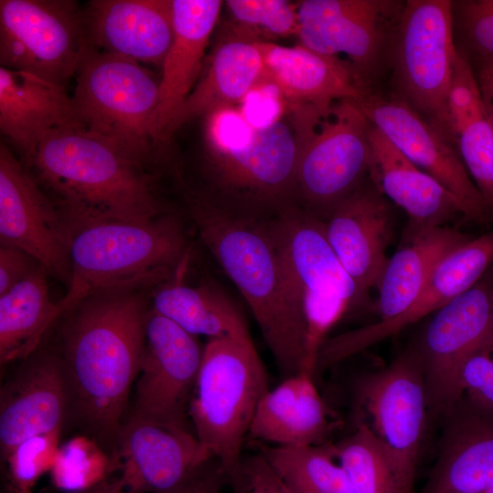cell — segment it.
Returning a JSON list of instances; mask_svg holds the SVG:
<instances>
[{"instance_id": "obj_1", "label": "cell", "mask_w": 493, "mask_h": 493, "mask_svg": "<svg viewBox=\"0 0 493 493\" xmlns=\"http://www.w3.org/2000/svg\"><path fill=\"white\" fill-rule=\"evenodd\" d=\"M151 309L145 289L110 288L61 315L59 356L69 414L110 454L138 378Z\"/></svg>"}, {"instance_id": "obj_2", "label": "cell", "mask_w": 493, "mask_h": 493, "mask_svg": "<svg viewBox=\"0 0 493 493\" xmlns=\"http://www.w3.org/2000/svg\"><path fill=\"white\" fill-rule=\"evenodd\" d=\"M200 240L240 291L283 378L300 372L305 325L267 219L229 214L198 192H184Z\"/></svg>"}, {"instance_id": "obj_3", "label": "cell", "mask_w": 493, "mask_h": 493, "mask_svg": "<svg viewBox=\"0 0 493 493\" xmlns=\"http://www.w3.org/2000/svg\"><path fill=\"white\" fill-rule=\"evenodd\" d=\"M33 169L69 231L95 221H148L165 212L144 167L79 126L48 131Z\"/></svg>"}, {"instance_id": "obj_4", "label": "cell", "mask_w": 493, "mask_h": 493, "mask_svg": "<svg viewBox=\"0 0 493 493\" xmlns=\"http://www.w3.org/2000/svg\"><path fill=\"white\" fill-rule=\"evenodd\" d=\"M190 245L184 223L165 211L148 221L103 220L70 231V275L60 315L93 292L153 289L184 272Z\"/></svg>"}, {"instance_id": "obj_5", "label": "cell", "mask_w": 493, "mask_h": 493, "mask_svg": "<svg viewBox=\"0 0 493 493\" xmlns=\"http://www.w3.org/2000/svg\"><path fill=\"white\" fill-rule=\"evenodd\" d=\"M268 389L267 372L252 339L207 340L189 418L195 436L231 482L239 473L257 404Z\"/></svg>"}, {"instance_id": "obj_6", "label": "cell", "mask_w": 493, "mask_h": 493, "mask_svg": "<svg viewBox=\"0 0 493 493\" xmlns=\"http://www.w3.org/2000/svg\"><path fill=\"white\" fill-rule=\"evenodd\" d=\"M71 98L83 130L144 167L155 142L159 82L141 63L85 44Z\"/></svg>"}, {"instance_id": "obj_7", "label": "cell", "mask_w": 493, "mask_h": 493, "mask_svg": "<svg viewBox=\"0 0 493 493\" xmlns=\"http://www.w3.org/2000/svg\"><path fill=\"white\" fill-rule=\"evenodd\" d=\"M267 223L304 320L303 368L312 372L330 330L366 301L331 248L323 221L292 205Z\"/></svg>"}, {"instance_id": "obj_8", "label": "cell", "mask_w": 493, "mask_h": 493, "mask_svg": "<svg viewBox=\"0 0 493 493\" xmlns=\"http://www.w3.org/2000/svg\"><path fill=\"white\" fill-rule=\"evenodd\" d=\"M369 128L357 101L341 100L315 123L295 130V205L325 221L370 177Z\"/></svg>"}, {"instance_id": "obj_9", "label": "cell", "mask_w": 493, "mask_h": 493, "mask_svg": "<svg viewBox=\"0 0 493 493\" xmlns=\"http://www.w3.org/2000/svg\"><path fill=\"white\" fill-rule=\"evenodd\" d=\"M456 54L451 0H406L392 44L391 92L442 134Z\"/></svg>"}, {"instance_id": "obj_10", "label": "cell", "mask_w": 493, "mask_h": 493, "mask_svg": "<svg viewBox=\"0 0 493 493\" xmlns=\"http://www.w3.org/2000/svg\"><path fill=\"white\" fill-rule=\"evenodd\" d=\"M403 0H304L299 2L300 45L322 55L343 54L368 94L390 67Z\"/></svg>"}, {"instance_id": "obj_11", "label": "cell", "mask_w": 493, "mask_h": 493, "mask_svg": "<svg viewBox=\"0 0 493 493\" xmlns=\"http://www.w3.org/2000/svg\"><path fill=\"white\" fill-rule=\"evenodd\" d=\"M356 397L401 486L413 492L428 404L419 353L409 347L389 366L361 378Z\"/></svg>"}, {"instance_id": "obj_12", "label": "cell", "mask_w": 493, "mask_h": 493, "mask_svg": "<svg viewBox=\"0 0 493 493\" xmlns=\"http://www.w3.org/2000/svg\"><path fill=\"white\" fill-rule=\"evenodd\" d=\"M86 44L82 10L71 0H1V67L66 88Z\"/></svg>"}, {"instance_id": "obj_13", "label": "cell", "mask_w": 493, "mask_h": 493, "mask_svg": "<svg viewBox=\"0 0 493 493\" xmlns=\"http://www.w3.org/2000/svg\"><path fill=\"white\" fill-rule=\"evenodd\" d=\"M493 265L469 289L437 309L415 343L428 404L454 408L462 399L467 359L493 341Z\"/></svg>"}, {"instance_id": "obj_14", "label": "cell", "mask_w": 493, "mask_h": 493, "mask_svg": "<svg viewBox=\"0 0 493 493\" xmlns=\"http://www.w3.org/2000/svg\"><path fill=\"white\" fill-rule=\"evenodd\" d=\"M203 352L197 336L151 307L141 370L125 419L192 431L189 405Z\"/></svg>"}, {"instance_id": "obj_15", "label": "cell", "mask_w": 493, "mask_h": 493, "mask_svg": "<svg viewBox=\"0 0 493 493\" xmlns=\"http://www.w3.org/2000/svg\"><path fill=\"white\" fill-rule=\"evenodd\" d=\"M105 478L84 493H159L214 459L190 430L124 419Z\"/></svg>"}, {"instance_id": "obj_16", "label": "cell", "mask_w": 493, "mask_h": 493, "mask_svg": "<svg viewBox=\"0 0 493 493\" xmlns=\"http://www.w3.org/2000/svg\"><path fill=\"white\" fill-rule=\"evenodd\" d=\"M368 120L414 165L461 203L465 219L488 225L493 215L449 141L406 101L373 90L359 102Z\"/></svg>"}, {"instance_id": "obj_17", "label": "cell", "mask_w": 493, "mask_h": 493, "mask_svg": "<svg viewBox=\"0 0 493 493\" xmlns=\"http://www.w3.org/2000/svg\"><path fill=\"white\" fill-rule=\"evenodd\" d=\"M69 227L53 199L19 158L0 145V243L31 255L68 283Z\"/></svg>"}, {"instance_id": "obj_18", "label": "cell", "mask_w": 493, "mask_h": 493, "mask_svg": "<svg viewBox=\"0 0 493 493\" xmlns=\"http://www.w3.org/2000/svg\"><path fill=\"white\" fill-rule=\"evenodd\" d=\"M492 265L493 231L470 237L439 262L405 312L327 339L318 355L317 370L335 365L435 312L473 287Z\"/></svg>"}, {"instance_id": "obj_19", "label": "cell", "mask_w": 493, "mask_h": 493, "mask_svg": "<svg viewBox=\"0 0 493 493\" xmlns=\"http://www.w3.org/2000/svg\"><path fill=\"white\" fill-rule=\"evenodd\" d=\"M68 414L69 394L59 356L54 348L41 346L2 384V462L24 440L61 431Z\"/></svg>"}, {"instance_id": "obj_20", "label": "cell", "mask_w": 493, "mask_h": 493, "mask_svg": "<svg viewBox=\"0 0 493 493\" xmlns=\"http://www.w3.org/2000/svg\"><path fill=\"white\" fill-rule=\"evenodd\" d=\"M265 77L279 91L294 122L313 121L337 100L359 102L367 93L342 59L302 45L284 47L260 40Z\"/></svg>"}, {"instance_id": "obj_21", "label": "cell", "mask_w": 493, "mask_h": 493, "mask_svg": "<svg viewBox=\"0 0 493 493\" xmlns=\"http://www.w3.org/2000/svg\"><path fill=\"white\" fill-rule=\"evenodd\" d=\"M393 219L388 199L368 177L323 221L331 248L366 303L388 260Z\"/></svg>"}, {"instance_id": "obj_22", "label": "cell", "mask_w": 493, "mask_h": 493, "mask_svg": "<svg viewBox=\"0 0 493 493\" xmlns=\"http://www.w3.org/2000/svg\"><path fill=\"white\" fill-rule=\"evenodd\" d=\"M82 17L87 44L139 63L162 66L173 42L172 0H93Z\"/></svg>"}, {"instance_id": "obj_23", "label": "cell", "mask_w": 493, "mask_h": 493, "mask_svg": "<svg viewBox=\"0 0 493 493\" xmlns=\"http://www.w3.org/2000/svg\"><path fill=\"white\" fill-rule=\"evenodd\" d=\"M370 177L408 217L402 241L446 226L456 216L465 218L459 200L432 176L414 165L370 121Z\"/></svg>"}, {"instance_id": "obj_24", "label": "cell", "mask_w": 493, "mask_h": 493, "mask_svg": "<svg viewBox=\"0 0 493 493\" xmlns=\"http://www.w3.org/2000/svg\"><path fill=\"white\" fill-rule=\"evenodd\" d=\"M67 126L79 124L65 89L27 72L0 68V130L26 167L31 170L43 137Z\"/></svg>"}, {"instance_id": "obj_25", "label": "cell", "mask_w": 493, "mask_h": 493, "mask_svg": "<svg viewBox=\"0 0 493 493\" xmlns=\"http://www.w3.org/2000/svg\"><path fill=\"white\" fill-rule=\"evenodd\" d=\"M264 61L260 39L238 27L214 47L193 90L175 111L164 141L190 121L241 102L260 81Z\"/></svg>"}, {"instance_id": "obj_26", "label": "cell", "mask_w": 493, "mask_h": 493, "mask_svg": "<svg viewBox=\"0 0 493 493\" xmlns=\"http://www.w3.org/2000/svg\"><path fill=\"white\" fill-rule=\"evenodd\" d=\"M173 38L163 62L154 116L155 140H162L170 120L193 90L202 69L220 0H172Z\"/></svg>"}, {"instance_id": "obj_27", "label": "cell", "mask_w": 493, "mask_h": 493, "mask_svg": "<svg viewBox=\"0 0 493 493\" xmlns=\"http://www.w3.org/2000/svg\"><path fill=\"white\" fill-rule=\"evenodd\" d=\"M492 485L493 413L462 398L422 493H479Z\"/></svg>"}, {"instance_id": "obj_28", "label": "cell", "mask_w": 493, "mask_h": 493, "mask_svg": "<svg viewBox=\"0 0 493 493\" xmlns=\"http://www.w3.org/2000/svg\"><path fill=\"white\" fill-rule=\"evenodd\" d=\"M443 135L456 149L493 215V137L473 68L457 50Z\"/></svg>"}, {"instance_id": "obj_29", "label": "cell", "mask_w": 493, "mask_h": 493, "mask_svg": "<svg viewBox=\"0 0 493 493\" xmlns=\"http://www.w3.org/2000/svg\"><path fill=\"white\" fill-rule=\"evenodd\" d=\"M329 431L314 376L300 372L268 389L256 409L249 435L276 446H318Z\"/></svg>"}, {"instance_id": "obj_30", "label": "cell", "mask_w": 493, "mask_h": 493, "mask_svg": "<svg viewBox=\"0 0 493 493\" xmlns=\"http://www.w3.org/2000/svg\"><path fill=\"white\" fill-rule=\"evenodd\" d=\"M470 237L447 226L424 232L402 245L387 260L378 283L376 312L388 320L414 302L439 262Z\"/></svg>"}, {"instance_id": "obj_31", "label": "cell", "mask_w": 493, "mask_h": 493, "mask_svg": "<svg viewBox=\"0 0 493 493\" xmlns=\"http://www.w3.org/2000/svg\"><path fill=\"white\" fill-rule=\"evenodd\" d=\"M183 275L152 290L154 311L197 337L252 339L242 312L223 290L209 283L185 284Z\"/></svg>"}, {"instance_id": "obj_32", "label": "cell", "mask_w": 493, "mask_h": 493, "mask_svg": "<svg viewBox=\"0 0 493 493\" xmlns=\"http://www.w3.org/2000/svg\"><path fill=\"white\" fill-rule=\"evenodd\" d=\"M48 271L38 267L0 295V363L22 362L37 351L48 330L60 318L49 296Z\"/></svg>"}, {"instance_id": "obj_33", "label": "cell", "mask_w": 493, "mask_h": 493, "mask_svg": "<svg viewBox=\"0 0 493 493\" xmlns=\"http://www.w3.org/2000/svg\"><path fill=\"white\" fill-rule=\"evenodd\" d=\"M260 453L293 493H353L330 446L267 445Z\"/></svg>"}, {"instance_id": "obj_34", "label": "cell", "mask_w": 493, "mask_h": 493, "mask_svg": "<svg viewBox=\"0 0 493 493\" xmlns=\"http://www.w3.org/2000/svg\"><path fill=\"white\" fill-rule=\"evenodd\" d=\"M330 447L344 468L353 493H406L384 449L365 423L360 421L351 435Z\"/></svg>"}, {"instance_id": "obj_35", "label": "cell", "mask_w": 493, "mask_h": 493, "mask_svg": "<svg viewBox=\"0 0 493 493\" xmlns=\"http://www.w3.org/2000/svg\"><path fill=\"white\" fill-rule=\"evenodd\" d=\"M110 455L93 437L78 435L60 445L50 470L53 485L65 493H84L106 477Z\"/></svg>"}, {"instance_id": "obj_36", "label": "cell", "mask_w": 493, "mask_h": 493, "mask_svg": "<svg viewBox=\"0 0 493 493\" xmlns=\"http://www.w3.org/2000/svg\"><path fill=\"white\" fill-rule=\"evenodd\" d=\"M456 49L471 64L493 60V0L451 1Z\"/></svg>"}, {"instance_id": "obj_37", "label": "cell", "mask_w": 493, "mask_h": 493, "mask_svg": "<svg viewBox=\"0 0 493 493\" xmlns=\"http://www.w3.org/2000/svg\"><path fill=\"white\" fill-rule=\"evenodd\" d=\"M61 431L29 437L18 444L7 456V484L10 493H32L39 477L51 470L58 449Z\"/></svg>"}, {"instance_id": "obj_38", "label": "cell", "mask_w": 493, "mask_h": 493, "mask_svg": "<svg viewBox=\"0 0 493 493\" xmlns=\"http://www.w3.org/2000/svg\"><path fill=\"white\" fill-rule=\"evenodd\" d=\"M226 5L237 26L256 37L257 32L269 37L299 33V4L286 0H227Z\"/></svg>"}, {"instance_id": "obj_39", "label": "cell", "mask_w": 493, "mask_h": 493, "mask_svg": "<svg viewBox=\"0 0 493 493\" xmlns=\"http://www.w3.org/2000/svg\"><path fill=\"white\" fill-rule=\"evenodd\" d=\"M463 399L473 406L493 413V341L477 349L461 371Z\"/></svg>"}, {"instance_id": "obj_40", "label": "cell", "mask_w": 493, "mask_h": 493, "mask_svg": "<svg viewBox=\"0 0 493 493\" xmlns=\"http://www.w3.org/2000/svg\"><path fill=\"white\" fill-rule=\"evenodd\" d=\"M205 117L207 152L243 145L254 130L241 111L232 107L220 108Z\"/></svg>"}, {"instance_id": "obj_41", "label": "cell", "mask_w": 493, "mask_h": 493, "mask_svg": "<svg viewBox=\"0 0 493 493\" xmlns=\"http://www.w3.org/2000/svg\"><path fill=\"white\" fill-rule=\"evenodd\" d=\"M232 484L237 493H293L261 453L242 461Z\"/></svg>"}, {"instance_id": "obj_42", "label": "cell", "mask_w": 493, "mask_h": 493, "mask_svg": "<svg viewBox=\"0 0 493 493\" xmlns=\"http://www.w3.org/2000/svg\"><path fill=\"white\" fill-rule=\"evenodd\" d=\"M244 107L241 113L254 127H263L279 120V112L286 105L279 91L276 88L270 91L265 88L259 89L258 83L242 101Z\"/></svg>"}, {"instance_id": "obj_43", "label": "cell", "mask_w": 493, "mask_h": 493, "mask_svg": "<svg viewBox=\"0 0 493 493\" xmlns=\"http://www.w3.org/2000/svg\"><path fill=\"white\" fill-rule=\"evenodd\" d=\"M40 266L42 265L23 249L0 243V295L26 278Z\"/></svg>"}, {"instance_id": "obj_44", "label": "cell", "mask_w": 493, "mask_h": 493, "mask_svg": "<svg viewBox=\"0 0 493 493\" xmlns=\"http://www.w3.org/2000/svg\"><path fill=\"white\" fill-rule=\"evenodd\" d=\"M226 479L228 478L221 465L214 458L181 484L159 493H221Z\"/></svg>"}, {"instance_id": "obj_45", "label": "cell", "mask_w": 493, "mask_h": 493, "mask_svg": "<svg viewBox=\"0 0 493 493\" xmlns=\"http://www.w3.org/2000/svg\"><path fill=\"white\" fill-rule=\"evenodd\" d=\"M473 70L493 137V60L476 64Z\"/></svg>"}, {"instance_id": "obj_46", "label": "cell", "mask_w": 493, "mask_h": 493, "mask_svg": "<svg viewBox=\"0 0 493 493\" xmlns=\"http://www.w3.org/2000/svg\"><path fill=\"white\" fill-rule=\"evenodd\" d=\"M479 493H493V485Z\"/></svg>"}, {"instance_id": "obj_47", "label": "cell", "mask_w": 493, "mask_h": 493, "mask_svg": "<svg viewBox=\"0 0 493 493\" xmlns=\"http://www.w3.org/2000/svg\"><path fill=\"white\" fill-rule=\"evenodd\" d=\"M3 493H10V492H8L7 490L4 489V492H3Z\"/></svg>"}, {"instance_id": "obj_48", "label": "cell", "mask_w": 493, "mask_h": 493, "mask_svg": "<svg viewBox=\"0 0 493 493\" xmlns=\"http://www.w3.org/2000/svg\"><path fill=\"white\" fill-rule=\"evenodd\" d=\"M492 302H493V292H492Z\"/></svg>"}]
</instances>
